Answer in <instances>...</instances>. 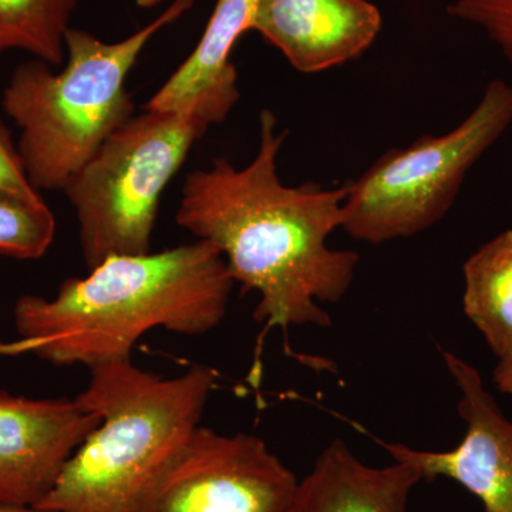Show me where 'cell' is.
<instances>
[{
  "instance_id": "1",
  "label": "cell",
  "mask_w": 512,
  "mask_h": 512,
  "mask_svg": "<svg viewBox=\"0 0 512 512\" xmlns=\"http://www.w3.org/2000/svg\"><path fill=\"white\" fill-rule=\"evenodd\" d=\"M286 134L275 114H259V147L245 167L215 158L185 177L175 220L224 256L244 292H256L261 338L274 328H328L322 303L345 298L355 282L359 255L330 248L342 229L346 187H289L278 173Z\"/></svg>"
},
{
  "instance_id": "2",
  "label": "cell",
  "mask_w": 512,
  "mask_h": 512,
  "mask_svg": "<svg viewBox=\"0 0 512 512\" xmlns=\"http://www.w3.org/2000/svg\"><path fill=\"white\" fill-rule=\"evenodd\" d=\"M234 286L224 256L201 239L110 256L83 278L66 279L52 299L20 296L13 306L16 338L0 339V357L35 356L89 370L130 360L151 330L200 336L217 328Z\"/></svg>"
},
{
  "instance_id": "3",
  "label": "cell",
  "mask_w": 512,
  "mask_h": 512,
  "mask_svg": "<svg viewBox=\"0 0 512 512\" xmlns=\"http://www.w3.org/2000/svg\"><path fill=\"white\" fill-rule=\"evenodd\" d=\"M207 365L163 377L130 360L90 369L74 399L100 423L76 448L52 490L47 512H148L183 454L217 383Z\"/></svg>"
},
{
  "instance_id": "4",
  "label": "cell",
  "mask_w": 512,
  "mask_h": 512,
  "mask_svg": "<svg viewBox=\"0 0 512 512\" xmlns=\"http://www.w3.org/2000/svg\"><path fill=\"white\" fill-rule=\"evenodd\" d=\"M173 0L153 22L119 42L82 29L64 37L60 73L33 59L16 67L3 92V109L20 128L19 153L37 191H63L101 144L133 117L126 82L154 36L194 6Z\"/></svg>"
},
{
  "instance_id": "5",
  "label": "cell",
  "mask_w": 512,
  "mask_h": 512,
  "mask_svg": "<svg viewBox=\"0 0 512 512\" xmlns=\"http://www.w3.org/2000/svg\"><path fill=\"white\" fill-rule=\"evenodd\" d=\"M228 114L211 100L131 117L63 192L76 212L87 269L116 255L151 252L161 195L194 144Z\"/></svg>"
},
{
  "instance_id": "6",
  "label": "cell",
  "mask_w": 512,
  "mask_h": 512,
  "mask_svg": "<svg viewBox=\"0 0 512 512\" xmlns=\"http://www.w3.org/2000/svg\"><path fill=\"white\" fill-rule=\"evenodd\" d=\"M512 124V86L495 79L453 130L382 154L345 184L342 229L380 245L412 238L446 217L471 168Z\"/></svg>"
},
{
  "instance_id": "7",
  "label": "cell",
  "mask_w": 512,
  "mask_h": 512,
  "mask_svg": "<svg viewBox=\"0 0 512 512\" xmlns=\"http://www.w3.org/2000/svg\"><path fill=\"white\" fill-rule=\"evenodd\" d=\"M298 483L259 437L200 426L148 512H289Z\"/></svg>"
},
{
  "instance_id": "8",
  "label": "cell",
  "mask_w": 512,
  "mask_h": 512,
  "mask_svg": "<svg viewBox=\"0 0 512 512\" xmlns=\"http://www.w3.org/2000/svg\"><path fill=\"white\" fill-rule=\"evenodd\" d=\"M443 359L460 390L457 410L466 424L463 440L448 451L380 444L394 461L416 468L423 481L448 478L476 495L485 512H512V421L487 392L476 367L451 352H444Z\"/></svg>"
},
{
  "instance_id": "9",
  "label": "cell",
  "mask_w": 512,
  "mask_h": 512,
  "mask_svg": "<svg viewBox=\"0 0 512 512\" xmlns=\"http://www.w3.org/2000/svg\"><path fill=\"white\" fill-rule=\"evenodd\" d=\"M99 423L76 399H35L0 389V503H42Z\"/></svg>"
},
{
  "instance_id": "10",
  "label": "cell",
  "mask_w": 512,
  "mask_h": 512,
  "mask_svg": "<svg viewBox=\"0 0 512 512\" xmlns=\"http://www.w3.org/2000/svg\"><path fill=\"white\" fill-rule=\"evenodd\" d=\"M382 23L369 0H259L252 30L296 72L316 74L363 55Z\"/></svg>"
},
{
  "instance_id": "11",
  "label": "cell",
  "mask_w": 512,
  "mask_h": 512,
  "mask_svg": "<svg viewBox=\"0 0 512 512\" xmlns=\"http://www.w3.org/2000/svg\"><path fill=\"white\" fill-rule=\"evenodd\" d=\"M423 477L416 468L363 463L343 440H333L299 480L289 512H407Z\"/></svg>"
},
{
  "instance_id": "12",
  "label": "cell",
  "mask_w": 512,
  "mask_h": 512,
  "mask_svg": "<svg viewBox=\"0 0 512 512\" xmlns=\"http://www.w3.org/2000/svg\"><path fill=\"white\" fill-rule=\"evenodd\" d=\"M259 0H217L207 28L190 56L147 101L146 109L178 110L197 100H239L238 72L231 53L252 30Z\"/></svg>"
},
{
  "instance_id": "13",
  "label": "cell",
  "mask_w": 512,
  "mask_h": 512,
  "mask_svg": "<svg viewBox=\"0 0 512 512\" xmlns=\"http://www.w3.org/2000/svg\"><path fill=\"white\" fill-rule=\"evenodd\" d=\"M463 308L495 356L512 359V229L464 262Z\"/></svg>"
},
{
  "instance_id": "14",
  "label": "cell",
  "mask_w": 512,
  "mask_h": 512,
  "mask_svg": "<svg viewBox=\"0 0 512 512\" xmlns=\"http://www.w3.org/2000/svg\"><path fill=\"white\" fill-rule=\"evenodd\" d=\"M80 0H0V53L23 50L60 66L64 37Z\"/></svg>"
},
{
  "instance_id": "15",
  "label": "cell",
  "mask_w": 512,
  "mask_h": 512,
  "mask_svg": "<svg viewBox=\"0 0 512 512\" xmlns=\"http://www.w3.org/2000/svg\"><path fill=\"white\" fill-rule=\"evenodd\" d=\"M56 218L42 195L18 194L0 188V255L35 261L52 247Z\"/></svg>"
},
{
  "instance_id": "16",
  "label": "cell",
  "mask_w": 512,
  "mask_h": 512,
  "mask_svg": "<svg viewBox=\"0 0 512 512\" xmlns=\"http://www.w3.org/2000/svg\"><path fill=\"white\" fill-rule=\"evenodd\" d=\"M447 13L480 29L512 63V0H454Z\"/></svg>"
},
{
  "instance_id": "17",
  "label": "cell",
  "mask_w": 512,
  "mask_h": 512,
  "mask_svg": "<svg viewBox=\"0 0 512 512\" xmlns=\"http://www.w3.org/2000/svg\"><path fill=\"white\" fill-rule=\"evenodd\" d=\"M0 188L29 195V197L40 195L30 183L19 148L13 143L2 117H0Z\"/></svg>"
},
{
  "instance_id": "18",
  "label": "cell",
  "mask_w": 512,
  "mask_h": 512,
  "mask_svg": "<svg viewBox=\"0 0 512 512\" xmlns=\"http://www.w3.org/2000/svg\"><path fill=\"white\" fill-rule=\"evenodd\" d=\"M494 382L500 392L512 396V359L498 362L494 370Z\"/></svg>"
},
{
  "instance_id": "19",
  "label": "cell",
  "mask_w": 512,
  "mask_h": 512,
  "mask_svg": "<svg viewBox=\"0 0 512 512\" xmlns=\"http://www.w3.org/2000/svg\"><path fill=\"white\" fill-rule=\"evenodd\" d=\"M0 512H47L40 510L37 507H30V505H13L0 503Z\"/></svg>"
},
{
  "instance_id": "20",
  "label": "cell",
  "mask_w": 512,
  "mask_h": 512,
  "mask_svg": "<svg viewBox=\"0 0 512 512\" xmlns=\"http://www.w3.org/2000/svg\"><path fill=\"white\" fill-rule=\"evenodd\" d=\"M164 2L165 0H136L138 8L141 9H153Z\"/></svg>"
}]
</instances>
